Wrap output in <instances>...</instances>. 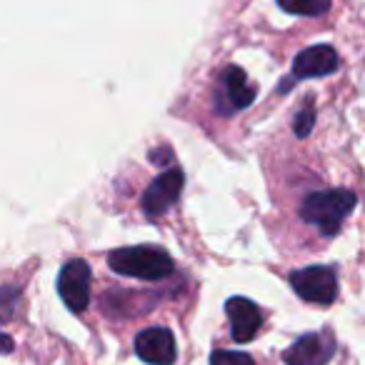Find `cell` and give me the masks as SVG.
<instances>
[{
	"instance_id": "cell-1",
	"label": "cell",
	"mask_w": 365,
	"mask_h": 365,
	"mask_svg": "<svg viewBox=\"0 0 365 365\" xmlns=\"http://www.w3.org/2000/svg\"><path fill=\"white\" fill-rule=\"evenodd\" d=\"M355 198L353 190L333 188V190H320V193H310L300 205V218L305 223L315 225L323 235H335L343 225V220L353 213Z\"/></svg>"
},
{
	"instance_id": "cell-2",
	"label": "cell",
	"mask_w": 365,
	"mask_h": 365,
	"mask_svg": "<svg viewBox=\"0 0 365 365\" xmlns=\"http://www.w3.org/2000/svg\"><path fill=\"white\" fill-rule=\"evenodd\" d=\"M108 263L115 273L140 280H163L173 273V260L165 250L155 245H133L118 248L108 255Z\"/></svg>"
},
{
	"instance_id": "cell-3",
	"label": "cell",
	"mask_w": 365,
	"mask_h": 365,
	"mask_svg": "<svg viewBox=\"0 0 365 365\" xmlns=\"http://www.w3.org/2000/svg\"><path fill=\"white\" fill-rule=\"evenodd\" d=\"M290 285L300 298L315 305H330L338 295L335 273L325 265H310V268L295 270L290 275Z\"/></svg>"
},
{
	"instance_id": "cell-4",
	"label": "cell",
	"mask_w": 365,
	"mask_h": 365,
	"mask_svg": "<svg viewBox=\"0 0 365 365\" xmlns=\"http://www.w3.org/2000/svg\"><path fill=\"white\" fill-rule=\"evenodd\" d=\"M58 293L73 313H83L91 300V265L81 258L68 260L58 275Z\"/></svg>"
},
{
	"instance_id": "cell-5",
	"label": "cell",
	"mask_w": 365,
	"mask_h": 365,
	"mask_svg": "<svg viewBox=\"0 0 365 365\" xmlns=\"http://www.w3.org/2000/svg\"><path fill=\"white\" fill-rule=\"evenodd\" d=\"M182 182H185V178H182L180 168H170V170L160 173V175L145 188V193H143L140 205H143V210H145V215L158 218V215H163L168 208H173L175 200L180 198Z\"/></svg>"
},
{
	"instance_id": "cell-6",
	"label": "cell",
	"mask_w": 365,
	"mask_h": 365,
	"mask_svg": "<svg viewBox=\"0 0 365 365\" xmlns=\"http://www.w3.org/2000/svg\"><path fill=\"white\" fill-rule=\"evenodd\" d=\"M335 343L328 333H308L283 353L285 365H325L333 358Z\"/></svg>"
},
{
	"instance_id": "cell-7",
	"label": "cell",
	"mask_w": 365,
	"mask_h": 365,
	"mask_svg": "<svg viewBox=\"0 0 365 365\" xmlns=\"http://www.w3.org/2000/svg\"><path fill=\"white\" fill-rule=\"evenodd\" d=\"M135 353L150 365H173L175 363V338L168 328H145L135 338Z\"/></svg>"
},
{
	"instance_id": "cell-8",
	"label": "cell",
	"mask_w": 365,
	"mask_h": 365,
	"mask_svg": "<svg viewBox=\"0 0 365 365\" xmlns=\"http://www.w3.org/2000/svg\"><path fill=\"white\" fill-rule=\"evenodd\" d=\"M225 313L230 318V328H233V340L235 343H248V340L255 338V333L263 325V313L260 308L248 298H230L225 303Z\"/></svg>"
},
{
	"instance_id": "cell-9",
	"label": "cell",
	"mask_w": 365,
	"mask_h": 365,
	"mask_svg": "<svg viewBox=\"0 0 365 365\" xmlns=\"http://www.w3.org/2000/svg\"><path fill=\"white\" fill-rule=\"evenodd\" d=\"M338 68H340V58L335 53V48L310 46L305 51H300L298 58L293 61V76L298 81H303V78H323L335 73Z\"/></svg>"
},
{
	"instance_id": "cell-10",
	"label": "cell",
	"mask_w": 365,
	"mask_h": 365,
	"mask_svg": "<svg viewBox=\"0 0 365 365\" xmlns=\"http://www.w3.org/2000/svg\"><path fill=\"white\" fill-rule=\"evenodd\" d=\"M220 83H223V98H225V110H240V108H248L250 103L255 101V93L258 88L250 86L248 76L240 71L238 66H228L220 76Z\"/></svg>"
},
{
	"instance_id": "cell-11",
	"label": "cell",
	"mask_w": 365,
	"mask_h": 365,
	"mask_svg": "<svg viewBox=\"0 0 365 365\" xmlns=\"http://www.w3.org/2000/svg\"><path fill=\"white\" fill-rule=\"evenodd\" d=\"M278 6L293 16H323L330 8V0H278Z\"/></svg>"
},
{
	"instance_id": "cell-12",
	"label": "cell",
	"mask_w": 365,
	"mask_h": 365,
	"mask_svg": "<svg viewBox=\"0 0 365 365\" xmlns=\"http://www.w3.org/2000/svg\"><path fill=\"white\" fill-rule=\"evenodd\" d=\"M210 365H255L248 353L240 350H215L210 355Z\"/></svg>"
},
{
	"instance_id": "cell-13",
	"label": "cell",
	"mask_w": 365,
	"mask_h": 365,
	"mask_svg": "<svg viewBox=\"0 0 365 365\" xmlns=\"http://www.w3.org/2000/svg\"><path fill=\"white\" fill-rule=\"evenodd\" d=\"M313 125H315V108H313V103H308V106L300 108L298 115H295L293 130L298 138H308L310 130H313Z\"/></svg>"
},
{
	"instance_id": "cell-14",
	"label": "cell",
	"mask_w": 365,
	"mask_h": 365,
	"mask_svg": "<svg viewBox=\"0 0 365 365\" xmlns=\"http://www.w3.org/2000/svg\"><path fill=\"white\" fill-rule=\"evenodd\" d=\"M18 298H21V290L18 288H11V285H3V288H0V318L3 320L13 318Z\"/></svg>"
},
{
	"instance_id": "cell-15",
	"label": "cell",
	"mask_w": 365,
	"mask_h": 365,
	"mask_svg": "<svg viewBox=\"0 0 365 365\" xmlns=\"http://www.w3.org/2000/svg\"><path fill=\"white\" fill-rule=\"evenodd\" d=\"M11 350H13V340L0 333V353H11Z\"/></svg>"
}]
</instances>
